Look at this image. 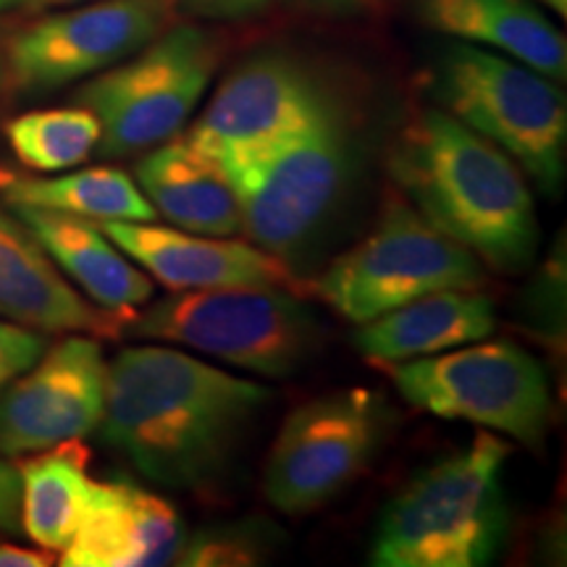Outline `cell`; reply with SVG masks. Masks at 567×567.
<instances>
[{"mask_svg": "<svg viewBox=\"0 0 567 567\" xmlns=\"http://www.w3.org/2000/svg\"><path fill=\"white\" fill-rule=\"evenodd\" d=\"M274 394L264 384L163 344L126 347L109 363L101 439L166 488L221 478Z\"/></svg>", "mask_w": 567, "mask_h": 567, "instance_id": "cell-1", "label": "cell"}, {"mask_svg": "<svg viewBox=\"0 0 567 567\" xmlns=\"http://www.w3.org/2000/svg\"><path fill=\"white\" fill-rule=\"evenodd\" d=\"M405 200L484 266L515 274L534 260L538 221L523 168L452 113L413 118L389 153Z\"/></svg>", "mask_w": 567, "mask_h": 567, "instance_id": "cell-2", "label": "cell"}, {"mask_svg": "<svg viewBox=\"0 0 567 567\" xmlns=\"http://www.w3.org/2000/svg\"><path fill=\"white\" fill-rule=\"evenodd\" d=\"M505 439L481 431L396 492L375 526V567H481L494 563L507 536Z\"/></svg>", "mask_w": 567, "mask_h": 567, "instance_id": "cell-3", "label": "cell"}, {"mask_svg": "<svg viewBox=\"0 0 567 567\" xmlns=\"http://www.w3.org/2000/svg\"><path fill=\"white\" fill-rule=\"evenodd\" d=\"M358 166L352 116L326 90L295 130L229 179L247 239L295 266L334 221Z\"/></svg>", "mask_w": 567, "mask_h": 567, "instance_id": "cell-4", "label": "cell"}, {"mask_svg": "<svg viewBox=\"0 0 567 567\" xmlns=\"http://www.w3.org/2000/svg\"><path fill=\"white\" fill-rule=\"evenodd\" d=\"M126 334L187 347L266 379H289L321 347L318 316L300 292L274 284L172 292L134 313Z\"/></svg>", "mask_w": 567, "mask_h": 567, "instance_id": "cell-5", "label": "cell"}, {"mask_svg": "<svg viewBox=\"0 0 567 567\" xmlns=\"http://www.w3.org/2000/svg\"><path fill=\"white\" fill-rule=\"evenodd\" d=\"M444 111L505 151L547 195L565 179L567 109L563 92L509 55L455 42L436 71Z\"/></svg>", "mask_w": 567, "mask_h": 567, "instance_id": "cell-6", "label": "cell"}, {"mask_svg": "<svg viewBox=\"0 0 567 567\" xmlns=\"http://www.w3.org/2000/svg\"><path fill=\"white\" fill-rule=\"evenodd\" d=\"M410 405L444 421L538 446L551 423L549 379L538 360L513 342H478L389 365Z\"/></svg>", "mask_w": 567, "mask_h": 567, "instance_id": "cell-7", "label": "cell"}, {"mask_svg": "<svg viewBox=\"0 0 567 567\" xmlns=\"http://www.w3.org/2000/svg\"><path fill=\"white\" fill-rule=\"evenodd\" d=\"M484 264L434 229L408 200L389 203L363 243L339 255L318 295L354 326L442 289H478Z\"/></svg>", "mask_w": 567, "mask_h": 567, "instance_id": "cell-8", "label": "cell"}, {"mask_svg": "<svg viewBox=\"0 0 567 567\" xmlns=\"http://www.w3.org/2000/svg\"><path fill=\"white\" fill-rule=\"evenodd\" d=\"M218 63V48L200 27H174L130 61L101 71L76 95L101 124L103 158L145 153L174 140L189 122Z\"/></svg>", "mask_w": 567, "mask_h": 567, "instance_id": "cell-9", "label": "cell"}, {"mask_svg": "<svg viewBox=\"0 0 567 567\" xmlns=\"http://www.w3.org/2000/svg\"><path fill=\"white\" fill-rule=\"evenodd\" d=\"M386 434V408L368 389L323 394L289 413L266 465V496L284 515L337 499L365 471Z\"/></svg>", "mask_w": 567, "mask_h": 567, "instance_id": "cell-10", "label": "cell"}, {"mask_svg": "<svg viewBox=\"0 0 567 567\" xmlns=\"http://www.w3.org/2000/svg\"><path fill=\"white\" fill-rule=\"evenodd\" d=\"M166 17V0H95L48 13L9 42L13 87L40 95L101 74L158 38Z\"/></svg>", "mask_w": 567, "mask_h": 567, "instance_id": "cell-11", "label": "cell"}, {"mask_svg": "<svg viewBox=\"0 0 567 567\" xmlns=\"http://www.w3.org/2000/svg\"><path fill=\"white\" fill-rule=\"evenodd\" d=\"M323 95V84L300 61L258 55L226 76L184 140L231 179L295 130Z\"/></svg>", "mask_w": 567, "mask_h": 567, "instance_id": "cell-12", "label": "cell"}, {"mask_svg": "<svg viewBox=\"0 0 567 567\" xmlns=\"http://www.w3.org/2000/svg\"><path fill=\"white\" fill-rule=\"evenodd\" d=\"M109 360L95 337L69 334L0 392V455L27 457L101 425Z\"/></svg>", "mask_w": 567, "mask_h": 567, "instance_id": "cell-13", "label": "cell"}, {"mask_svg": "<svg viewBox=\"0 0 567 567\" xmlns=\"http://www.w3.org/2000/svg\"><path fill=\"white\" fill-rule=\"evenodd\" d=\"M118 250H124L153 281L172 292L274 284L300 292L292 266L264 247L237 237H210L155 221H95Z\"/></svg>", "mask_w": 567, "mask_h": 567, "instance_id": "cell-14", "label": "cell"}, {"mask_svg": "<svg viewBox=\"0 0 567 567\" xmlns=\"http://www.w3.org/2000/svg\"><path fill=\"white\" fill-rule=\"evenodd\" d=\"M0 318L40 334L118 339L134 316L111 313L84 297L32 231L0 210Z\"/></svg>", "mask_w": 567, "mask_h": 567, "instance_id": "cell-15", "label": "cell"}, {"mask_svg": "<svg viewBox=\"0 0 567 567\" xmlns=\"http://www.w3.org/2000/svg\"><path fill=\"white\" fill-rule=\"evenodd\" d=\"M187 528L168 499L132 481H95L87 513L66 549L63 567L174 565Z\"/></svg>", "mask_w": 567, "mask_h": 567, "instance_id": "cell-16", "label": "cell"}, {"mask_svg": "<svg viewBox=\"0 0 567 567\" xmlns=\"http://www.w3.org/2000/svg\"><path fill=\"white\" fill-rule=\"evenodd\" d=\"M494 329L492 297L478 289H442L360 323L352 342L373 363L396 365L488 339Z\"/></svg>", "mask_w": 567, "mask_h": 567, "instance_id": "cell-17", "label": "cell"}, {"mask_svg": "<svg viewBox=\"0 0 567 567\" xmlns=\"http://www.w3.org/2000/svg\"><path fill=\"white\" fill-rule=\"evenodd\" d=\"M53 264L84 297L111 313L134 316L153 297V279L87 218L32 205H9Z\"/></svg>", "mask_w": 567, "mask_h": 567, "instance_id": "cell-18", "label": "cell"}, {"mask_svg": "<svg viewBox=\"0 0 567 567\" xmlns=\"http://www.w3.org/2000/svg\"><path fill=\"white\" fill-rule=\"evenodd\" d=\"M134 182L155 216L176 229L210 237H237L243 231V213L229 179L184 137L145 151L134 166Z\"/></svg>", "mask_w": 567, "mask_h": 567, "instance_id": "cell-19", "label": "cell"}, {"mask_svg": "<svg viewBox=\"0 0 567 567\" xmlns=\"http://www.w3.org/2000/svg\"><path fill=\"white\" fill-rule=\"evenodd\" d=\"M431 30L526 63L549 80L567 71L563 32L530 0H421Z\"/></svg>", "mask_w": 567, "mask_h": 567, "instance_id": "cell-20", "label": "cell"}, {"mask_svg": "<svg viewBox=\"0 0 567 567\" xmlns=\"http://www.w3.org/2000/svg\"><path fill=\"white\" fill-rule=\"evenodd\" d=\"M87 465L90 452L82 439L34 452L17 465L21 481L19 528L40 549L61 555L74 538L95 488Z\"/></svg>", "mask_w": 567, "mask_h": 567, "instance_id": "cell-21", "label": "cell"}, {"mask_svg": "<svg viewBox=\"0 0 567 567\" xmlns=\"http://www.w3.org/2000/svg\"><path fill=\"white\" fill-rule=\"evenodd\" d=\"M6 205H32L87 221H155V208L122 168L92 166L59 176H30L0 168Z\"/></svg>", "mask_w": 567, "mask_h": 567, "instance_id": "cell-22", "label": "cell"}, {"mask_svg": "<svg viewBox=\"0 0 567 567\" xmlns=\"http://www.w3.org/2000/svg\"><path fill=\"white\" fill-rule=\"evenodd\" d=\"M11 153L30 172L55 174L80 166L97 151L101 124L84 109L30 111L6 124Z\"/></svg>", "mask_w": 567, "mask_h": 567, "instance_id": "cell-23", "label": "cell"}, {"mask_svg": "<svg viewBox=\"0 0 567 567\" xmlns=\"http://www.w3.org/2000/svg\"><path fill=\"white\" fill-rule=\"evenodd\" d=\"M279 530L266 523H224L184 538L174 565L182 567H239L260 565L279 542Z\"/></svg>", "mask_w": 567, "mask_h": 567, "instance_id": "cell-24", "label": "cell"}, {"mask_svg": "<svg viewBox=\"0 0 567 567\" xmlns=\"http://www.w3.org/2000/svg\"><path fill=\"white\" fill-rule=\"evenodd\" d=\"M45 334L27 329V326L13 323L9 318H0V392H3L13 379H19L27 368L38 363V358L45 352Z\"/></svg>", "mask_w": 567, "mask_h": 567, "instance_id": "cell-25", "label": "cell"}, {"mask_svg": "<svg viewBox=\"0 0 567 567\" xmlns=\"http://www.w3.org/2000/svg\"><path fill=\"white\" fill-rule=\"evenodd\" d=\"M189 13L205 19H245L266 9L268 0H182Z\"/></svg>", "mask_w": 567, "mask_h": 567, "instance_id": "cell-26", "label": "cell"}, {"mask_svg": "<svg viewBox=\"0 0 567 567\" xmlns=\"http://www.w3.org/2000/svg\"><path fill=\"white\" fill-rule=\"evenodd\" d=\"M19 496L21 481L17 465L0 455V530L19 528Z\"/></svg>", "mask_w": 567, "mask_h": 567, "instance_id": "cell-27", "label": "cell"}, {"mask_svg": "<svg viewBox=\"0 0 567 567\" xmlns=\"http://www.w3.org/2000/svg\"><path fill=\"white\" fill-rule=\"evenodd\" d=\"M53 565V551L30 549L19 544L0 542V567H48Z\"/></svg>", "mask_w": 567, "mask_h": 567, "instance_id": "cell-28", "label": "cell"}, {"mask_svg": "<svg viewBox=\"0 0 567 567\" xmlns=\"http://www.w3.org/2000/svg\"><path fill=\"white\" fill-rule=\"evenodd\" d=\"M300 3L321 11H352L360 9V6L373 3V0H300Z\"/></svg>", "mask_w": 567, "mask_h": 567, "instance_id": "cell-29", "label": "cell"}, {"mask_svg": "<svg viewBox=\"0 0 567 567\" xmlns=\"http://www.w3.org/2000/svg\"><path fill=\"white\" fill-rule=\"evenodd\" d=\"M76 3H87V0H27L24 9L45 11V9H59V6H76Z\"/></svg>", "mask_w": 567, "mask_h": 567, "instance_id": "cell-30", "label": "cell"}, {"mask_svg": "<svg viewBox=\"0 0 567 567\" xmlns=\"http://www.w3.org/2000/svg\"><path fill=\"white\" fill-rule=\"evenodd\" d=\"M536 3L549 6V9L559 11V13H563V17H565V11H567V0H536Z\"/></svg>", "mask_w": 567, "mask_h": 567, "instance_id": "cell-31", "label": "cell"}, {"mask_svg": "<svg viewBox=\"0 0 567 567\" xmlns=\"http://www.w3.org/2000/svg\"><path fill=\"white\" fill-rule=\"evenodd\" d=\"M24 3H27V0H0V13L19 9V6H24Z\"/></svg>", "mask_w": 567, "mask_h": 567, "instance_id": "cell-32", "label": "cell"}]
</instances>
